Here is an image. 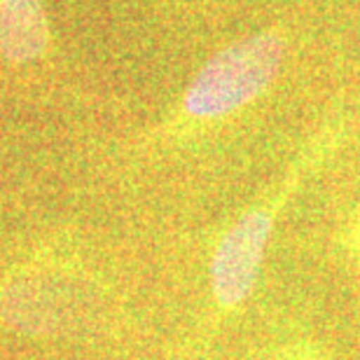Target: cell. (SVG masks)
Instances as JSON below:
<instances>
[{
  "label": "cell",
  "instance_id": "4",
  "mask_svg": "<svg viewBox=\"0 0 360 360\" xmlns=\"http://www.w3.org/2000/svg\"><path fill=\"white\" fill-rule=\"evenodd\" d=\"M49 42L42 0H0V56L28 63L45 54Z\"/></svg>",
  "mask_w": 360,
  "mask_h": 360
},
{
  "label": "cell",
  "instance_id": "2",
  "mask_svg": "<svg viewBox=\"0 0 360 360\" xmlns=\"http://www.w3.org/2000/svg\"><path fill=\"white\" fill-rule=\"evenodd\" d=\"M337 134H340V129H330V131L321 134V139L311 143V148L307 153H302L300 162L288 174L281 190L269 194L262 204L248 208L220 236L211 257V285H213L215 302L220 307L234 309L253 292L264 253H267V243L271 239V229H274V220H276L278 206L300 185V180L307 176V171L314 169L326 157L328 150L333 148Z\"/></svg>",
  "mask_w": 360,
  "mask_h": 360
},
{
  "label": "cell",
  "instance_id": "1",
  "mask_svg": "<svg viewBox=\"0 0 360 360\" xmlns=\"http://www.w3.org/2000/svg\"><path fill=\"white\" fill-rule=\"evenodd\" d=\"M288 45L283 28L267 26L218 49L183 91L180 120L204 127L246 110L276 82Z\"/></svg>",
  "mask_w": 360,
  "mask_h": 360
},
{
  "label": "cell",
  "instance_id": "3",
  "mask_svg": "<svg viewBox=\"0 0 360 360\" xmlns=\"http://www.w3.org/2000/svg\"><path fill=\"white\" fill-rule=\"evenodd\" d=\"M3 319L26 333H52L63 321V292L40 271L17 274L0 295Z\"/></svg>",
  "mask_w": 360,
  "mask_h": 360
}]
</instances>
